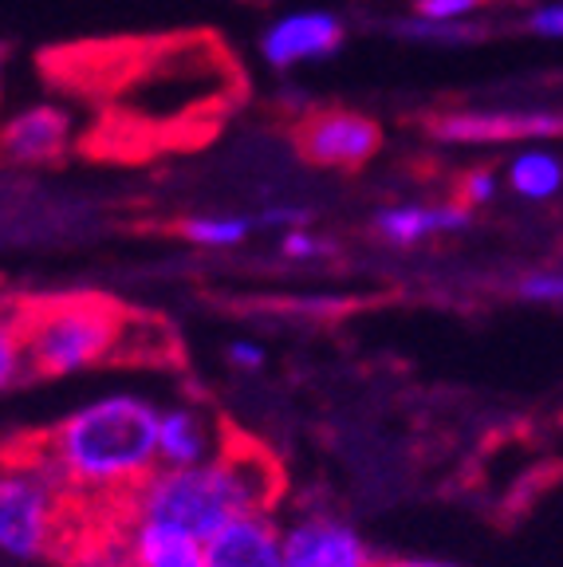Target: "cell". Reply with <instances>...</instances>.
I'll list each match as a JSON object with an SVG mask.
<instances>
[{"label":"cell","instance_id":"13","mask_svg":"<svg viewBox=\"0 0 563 567\" xmlns=\"http://www.w3.org/2000/svg\"><path fill=\"white\" fill-rule=\"evenodd\" d=\"M126 536H131V567H209L202 544L174 536L166 528L126 524Z\"/></svg>","mask_w":563,"mask_h":567},{"label":"cell","instance_id":"17","mask_svg":"<svg viewBox=\"0 0 563 567\" xmlns=\"http://www.w3.org/2000/svg\"><path fill=\"white\" fill-rule=\"evenodd\" d=\"M395 32L402 35V40H414V44H441V48H449V44H465L469 35V28L465 24H426V20H398L395 24Z\"/></svg>","mask_w":563,"mask_h":567},{"label":"cell","instance_id":"15","mask_svg":"<svg viewBox=\"0 0 563 567\" xmlns=\"http://www.w3.org/2000/svg\"><path fill=\"white\" fill-rule=\"evenodd\" d=\"M253 229L256 221L240 213H197L182 221V237L197 248H237Z\"/></svg>","mask_w":563,"mask_h":567},{"label":"cell","instance_id":"23","mask_svg":"<svg viewBox=\"0 0 563 567\" xmlns=\"http://www.w3.org/2000/svg\"><path fill=\"white\" fill-rule=\"evenodd\" d=\"M520 292L536 303H563V272L529 276V280L520 284Z\"/></svg>","mask_w":563,"mask_h":567},{"label":"cell","instance_id":"7","mask_svg":"<svg viewBox=\"0 0 563 567\" xmlns=\"http://www.w3.org/2000/svg\"><path fill=\"white\" fill-rule=\"evenodd\" d=\"M288 567H379L355 524L331 513H304L284 524Z\"/></svg>","mask_w":563,"mask_h":567},{"label":"cell","instance_id":"24","mask_svg":"<svg viewBox=\"0 0 563 567\" xmlns=\"http://www.w3.org/2000/svg\"><path fill=\"white\" fill-rule=\"evenodd\" d=\"M225 359H229L237 371H260V367H265V347L253 343V339H233Z\"/></svg>","mask_w":563,"mask_h":567},{"label":"cell","instance_id":"9","mask_svg":"<svg viewBox=\"0 0 563 567\" xmlns=\"http://www.w3.org/2000/svg\"><path fill=\"white\" fill-rule=\"evenodd\" d=\"M229 437L202 406H166L158 410V470H194L213 461Z\"/></svg>","mask_w":563,"mask_h":567},{"label":"cell","instance_id":"1","mask_svg":"<svg viewBox=\"0 0 563 567\" xmlns=\"http://www.w3.org/2000/svg\"><path fill=\"white\" fill-rule=\"evenodd\" d=\"M0 551L12 559H119L131 567L126 516L75 496L35 437L0 450Z\"/></svg>","mask_w":563,"mask_h":567},{"label":"cell","instance_id":"4","mask_svg":"<svg viewBox=\"0 0 563 567\" xmlns=\"http://www.w3.org/2000/svg\"><path fill=\"white\" fill-rule=\"evenodd\" d=\"M24 311V351L28 374L68 379L91 367L119 363L126 311L99 296H60L32 303Z\"/></svg>","mask_w":563,"mask_h":567},{"label":"cell","instance_id":"16","mask_svg":"<svg viewBox=\"0 0 563 567\" xmlns=\"http://www.w3.org/2000/svg\"><path fill=\"white\" fill-rule=\"evenodd\" d=\"M28 374V351H24V311L9 308L0 311V394L17 386Z\"/></svg>","mask_w":563,"mask_h":567},{"label":"cell","instance_id":"20","mask_svg":"<svg viewBox=\"0 0 563 567\" xmlns=\"http://www.w3.org/2000/svg\"><path fill=\"white\" fill-rule=\"evenodd\" d=\"M327 240H319L311 229H284V237H280V252L288 260H311V257H324L327 252Z\"/></svg>","mask_w":563,"mask_h":567},{"label":"cell","instance_id":"25","mask_svg":"<svg viewBox=\"0 0 563 567\" xmlns=\"http://www.w3.org/2000/svg\"><path fill=\"white\" fill-rule=\"evenodd\" d=\"M379 567H458V564H446V559H387Z\"/></svg>","mask_w":563,"mask_h":567},{"label":"cell","instance_id":"19","mask_svg":"<svg viewBox=\"0 0 563 567\" xmlns=\"http://www.w3.org/2000/svg\"><path fill=\"white\" fill-rule=\"evenodd\" d=\"M501 194V177L493 169H469L465 182H461V205H489L493 197Z\"/></svg>","mask_w":563,"mask_h":567},{"label":"cell","instance_id":"8","mask_svg":"<svg viewBox=\"0 0 563 567\" xmlns=\"http://www.w3.org/2000/svg\"><path fill=\"white\" fill-rule=\"evenodd\" d=\"M563 134L555 111H461L433 123V138L453 146H493V142H536Z\"/></svg>","mask_w":563,"mask_h":567},{"label":"cell","instance_id":"10","mask_svg":"<svg viewBox=\"0 0 563 567\" xmlns=\"http://www.w3.org/2000/svg\"><path fill=\"white\" fill-rule=\"evenodd\" d=\"M209 567H288L284 564V524L273 513H253L221 528L205 544Z\"/></svg>","mask_w":563,"mask_h":567},{"label":"cell","instance_id":"11","mask_svg":"<svg viewBox=\"0 0 563 567\" xmlns=\"http://www.w3.org/2000/svg\"><path fill=\"white\" fill-rule=\"evenodd\" d=\"M473 225V209L461 202L449 205H387V209L375 213V237L390 248H414L430 237H449V233H461Z\"/></svg>","mask_w":563,"mask_h":567},{"label":"cell","instance_id":"22","mask_svg":"<svg viewBox=\"0 0 563 567\" xmlns=\"http://www.w3.org/2000/svg\"><path fill=\"white\" fill-rule=\"evenodd\" d=\"M256 225H268V229H308L311 225V209L308 205H273L256 217Z\"/></svg>","mask_w":563,"mask_h":567},{"label":"cell","instance_id":"6","mask_svg":"<svg viewBox=\"0 0 563 567\" xmlns=\"http://www.w3.org/2000/svg\"><path fill=\"white\" fill-rule=\"evenodd\" d=\"M299 154L311 166L324 169H355L370 162L382 146V131L375 118L359 111H319L296 131Z\"/></svg>","mask_w":563,"mask_h":567},{"label":"cell","instance_id":"12","mask_svg":"<svg viewBox=\"0 0 563 567\" xmlns=\"http://www.w3.org/2000/svg\"><path fill=\"white\" fill-rule=\"evenodd\" d=\"M68 142L71 118L52 103L17 111L9 123L0 126V154L12 162H55L63 158Z\"/></svg>","mask_w":563,"mask_h":567},{"label":"cell","instance_id":"21","mask_svg":"<svg viewBox=\"0 0 563 567\" xmlns=\"http://www.w3.org/2000/svg\"><path fill=\"white\" fill-rule=\"evenodd\" d=\"M529 32L544 35V40H563V0H552V4H536L529 12Z\"/></svg>","mask_w":563,"mask_h":567},{"label":"cell","instance_id":"5","mask_svg":"<svg viewBox=\"0 0 563 567\" xmlns=\"http://www.w3.org/2000/svg\"><path fill=\"white\" fill-rule=\"evenodd\" d=\"M344 44H347L344 17H335L331 9H296L276 17L260 32L256 52H260V60L273 71H291V68H304V63L331 60Z\"/></svg>","mask_w":563,"mask_h":567},{"label":"cell","instance_id":"3","mask_svg":"<svg viewBox=\"0 0 563 567\" xmlns=\"http://www.w3.org/2000/svg\"><path fill=\"white\" fill-rule=\"evenodd\" d=\"M280 470L256 445L229 437L225 450L194 470H158L126 501V524H150L209 544L221 528L253 513H273Z\"/></svg>","mask_w":563,"mask_h":567},{"label":"cell","instance_id":"2","mask_svg":"<svg viewBox=\"0 0 563 567\" xmlns=\"http://www.w3.org/2000/svg\"><path fill=\"white\" fill-rule=\"evenodd\" d=\"M35 442L71 493L126 516V501L158 473V406L131 390L99 394Z\"/></svg>","mask_w":563,"mask_h":567},{"label":"cell","instance_id":"18","mask_svg":"<svg viewBox=\"0 0 563 567\" xmlns=\"http://www.w3.org/2000/svg\"><path fill=\"white\" fill-rule=\"evenodd\" d=\"M481 0H414V17L426 24H465Z\"/></svg>","mask_w":563,"mask_h":567},{"label":"cell","instance_id":"14","mask_svg":"<svg viewBox=\"0 0 563 567\" xmlns=\"http://www.w3.org/2000/svg\"><path fill=\"white\" fill-rule=\"evenodd\" d=\"M509 189L524 202H547L563 189V162L552 151H540L529 146L509 162V174H504Z\"/></svg>","mask_w":563,"mask_h":567}]
</instances>
